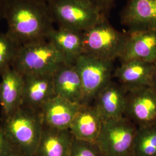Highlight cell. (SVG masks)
Returning a JSON list of instances; mask_svg holds the SVG:
<instances>
[{"instance_id": "obj_1", "label": "cell", "mask_w": 156, "mask_h": 156, "mask_svg": "<svg viewBox=\"0 0 156 156\" xmlns=\"http://www.w3.org/2000/svg\"><path fill=\"white\" fill-rule=\"evenodd\" d=\"M8 34L19 45L47 39L55 29L48 3L38 0H7Z\"/></svg>"}, {"instance_id": "obj_2", "label": "cell", "mask_w": 156, "mask_h": 156, "mask_svg": "<svg viewBox=\"0 0 156 156\" xmlns=\"http://www.w3.org/2000/svg\"><path fill=\"white\" fill-rule=\"evenodd\" d=\"M17 156H35L43 129L39 112L20 107L0 124Z\"/></svg>"}, {"instance_id": "obj_3", "label": "cell", "mask_w": 156, "mask_h": 156, "mask_svg": "<svg viewBox=\"0 0 156 156\" xmlns=\"http://www.w3.org/2000/svg\"><path fill=\"white\" fill-rule=\"evenodd\" d=\"M65 63L62 53L45 39L21 45L12 68L23 75L53 74Z\"/></svg>"}, {"instance_id": "obj_4", "label": "cell", "mask_w": 156, "mask_h": 156, "mask_svg": "<svg viewBox=\"0 0 156 156\" xmlns=\"http://www.w3.org/2000/svg\"><path fill=\"white\" fill-rule=\"evenodd\" d=\"M127 38V32L114 28L105 17L83 32V54L113 62L120 56Z\"/></svg>"}, {"instance_id": "obj_5", "label": "cell", "mask_w": 156, "mask_h": 156, "mask_svg": "<svg viewBox=\"0 0 156 156\" xmlns=\"http://www.w3.org/2000/svg\"><path fill=\"white\" fill-rule=\"evenodd\" d=\"M48 4L58 28L83 32L106 17L87 0H51Z\"/></svg>"}, {"instance_id": "obj_6", "label": "cell", "mask_w": 156, "mask_h": 156, "mask_svg": "<svg viewBox=\"0 0 156 156\" xmlns=\"http://www.w3.org/2000/svg\"><path fill=\"white\" fill-rule=\"evenodd\" d=\"M137 126L127 118L104 121L96 140L104 156H133Z\"/></svg>"}, {"instance_id": "obj_7", "label": "cell", "mask_w": 156, "mask_h": 156, "mask_svg": "<svg viewBox=\"0 0 156 156\" xmlns=\"http://www.w3.org/2000/svg\"><path fill=\"white\" fill-rule=\"evenodd\" d=\"M74 65L82 82L83 105H91L96 95L113 78V62L82 54Z\"/></svg>"}, {"instance_id": "obj_8", "label": "cell", "mask_w": 156, "mask_h": 156, "mask_svg": "<svg viewBox=\"0 0 156 156\" xmlns=\"http://www.w3.org/2000/svg\"><path fill=\"white\" fill-rule=\"evenodd\" d=\"M124 116L138 128L156 124V90L147 86L127 91Z\"/></svg>"}, {"instance_id": "obj_9", "label": "cell", "mask_w": 156, "mask_h": 156, "mask_svg": "<svg viewBox=\"0 0 156 156\" xmlns=\"http://www.w3.org/2000/svg\"><path fill=\"white\" fill-rule=\"evenodd\" d=\"M120 18L127 32L156 30V0H127Z\"/></svg>"}, {"instance_id": "obj_10", "label": "cell", "mask_w": 156, "mask_h": 156, "mask_svg": "<svg viewBox=\"0 0 156 156\" xmlns=\"http://www.w3.org/2000/svg\"><path fill=\"white\" fill-rule=\"evenodd\" d=\"M23 77L21 107L39 112L45 103L56 95L53 74L26 75Z\"/></svg>"}, {"instance_id": "obj_11", "label": "cell", "mask_w": 156, "mask_h": 156, "mask_svg": "<svg viewBox=\"0 0 156 156\" xmlns=\"http://www.w3.org/2000/svg\"><path fill=\"white\" fill-rule=\"evenodd\" d=\"M155 63L130 60L121 62L115 69L113 77L116 78L126 91L140 87L153 86Z\"/></svg>"}, {"instance_id": "obj_12", "label": "cell", "mask_w": 156, "mask_h": 156, "mask_svg": "<svg viewBox=\"0 0 156 156\" xmlns=\"http://www.w3.org/2000/svg\"><path fill=\"white\" fill-rule=\"evenodd\" d=\"M128 38L119 58L156 62V30L127 32Z\"/></svg>"}, {"instance_id": "obj_13", "label": "cell", "mask_w": 156, "mask_h": 156, "mask_svg": "<svg viewBox=\"0 0 156 156\" xmlns=\"http://www.w3.org/2000/svg\"><path fill=\"white\" fill-rule=\"evenodd\" d=\"M0 76V105L2 120L9 116L21 106L24 77L12 67L7 69Z\"/></svg>"}, {"instance_id": "obj_14", "label": "cell", "mask_w": 156, "mask_h": 156, "mask_svg": "<svg viewBox=\"0 0 156 156\" xmlns=\"http://www.w3.org/2000/svg\"><path fill=\"white\" fill-rule=\"evenodd\" d=\"M82 105L55 95L39 112L43 126L55 129H69Z\"/></svg>"}, {"instance_id": "obj_15", "label": "cell", "mask_w": 156, "mask_h": 156, "mask_svg": "<svg viewBox=\"0 0 156 156\" xmlns=\"http://www.w3.org/2000/svg\"><path fill=\"white\" fill-rule=\"evenodd\" d=\"M127 91L117 82L112 80L96 95L92 105L103 120L124 116Z\"/></svg>"}, {"instance_id": "obj_16", "label": "cell", "mask_w": 156, "mask_h": 156, "mask_svg": "<svg viewBox=\"0 0 156 156\" xmlns=\"http://www.w3.org/2000/svg\"><path fill=\"white\" fill-rule=\"evenodd\" d=\"M55 94L79 105H83L81 79L74 64L65 63L53 74Z\"/></svg>"}, {"instance_id": "obj_17", "label": "cell", "mask_w": 156, "mask_h": 156, "mask_svg": "<svg viewBox=\"0 0 156 156\" xmlns=\"http://www.w3.org/2000/svg\"><path fill=\"white\" fill-rule=\"evenodd\" d=\"M103 122L102 118L92 104L82 105L69 129L75 138L95 142Z\"/></svg>"}, {"instance_id": "obj_18", "label": "cell", "mask_w": 156, "mask_h": 156, "mask_svg": "<svg viewBox=\"0 0 156 156\" xmlns=\"http://www.w3.org/2000/svg\"><path fill=\"white\" fill-rule=\"evenodd\" d=\"M73 136L69 129H55L43 126L35 156H68Z\"/></svg>"}, {"instance_id": "obj_19", "label": "cell", "mask_w": 156, "mask_h": 156, "mask_svg": "<svg viewBox=\"0 0 156 156\" xmlns=\"http://www.w3.org/2000/svg\"><path fill=\"white\" fill-rule=\"evenodd\" d=\"M47 40L62 53L68 64H74L78 57L83 54V32L55 28Z\"/></svg>"}, {"instance_id": "obj_20", "label": "cell", "mask_w": 156, "mask_h": 156, "mask_svg": "<svg viewBox=\"0 0 156 156\" xmlns=\"http://www.w3.org/2000/svg\"><path fill=\"white\" fill-rule=\"evenodd\" d=\"M133 156H156V124L138 128Z\"/></svg>"}, {"instance_id": "obj_21", "label": "cell", "mask_w": 156, "mask_h": 156, "mask_svg": "<svg viewBox=\"0 0 156 156\" xmlns=\"http://www.w3.org/2000/svg\"><path fill=\"white\" fill-rule=\"evenodd\" d=\"M20 46L6 33L0 32V76L12 67Z\"/></svg>"}, {"instance_id": "obj_22", "label": "cell", "mask_w": 156, "mask_h": 156, "mask_svg": "<svg viewBox=\"0 0 156 156\" xmlns=\"http://www.w3.org/2000/svg\"><path fill=\"white\" fill-rule=\"evenodd\" d=\"M68 156H104L96 142L73 138Z\"/></svg>"}, {"instance_id": "obj_23", "label": "cell", "mask_w": 156, "mask_h": 156, "mask_svg": "<svg viewBox=\"0 0 156 156\" xmlns=\"http://www.w3.org/2000/svg\"><path fill=\"white\" fill-rule=\"evenodd\" d=\"M92 3L104 16L109 15L113 8L115 5L116 0H87Z\"/></svg>"}, {"instance_id": "obj_24", "label": "cell", "mask_w": 156, "mask_h": 156, "mask_svg": "<svg viewBox=\"0 0 156 156\" xmlns=\"http://www.w3.org/2000/svg\"><path fill=\"white\" fill-rule=\"evenodd\" d=\"M0 156H17L6 139L0 126Z\"/></svg>"}, {"instance_id": "obj_25", "label": "cell", "mask_w": 156, "mask_h": 156, "mask_svg": "<svg viewBox=\"0 0 156 156\" xmlns=\"http://www.w3.org/2000/svg\"><path fill=\"white\" fill-rule=\"evenodd\" d=\"M7 0H0V21L4 19Z\"/></svg>"}, {"instance_id": "obj_26", "label": "cell", "mask_w": 156, "mask_h": 156, "mask_svg": "<svg viewBox=\"0 0 156 156\" xmlns=\"http://www.w3.org/2000/svg\"><path fill=\"white\" fill-rule=\"evenodd\" d=\"M153 87L156 90V63H155V70L153 76Z\"/></svg>"}, {"instance_id": "obj_27", "label": "cell", "mask_w": 156, "mask_h": 156, "mask_svg": "<svg viewBox=\"0 0 156 156\" xmlns=\"http://www.w3.org/2000/svg\"><path fill=\"white\" fill-rule=\"evenodd\" d=\"M38 1H42V2H45L46 3H48L51 0H38Z\"/></svg>"}, {"instance_id": "obj_28", "label": "cell", "mask_w": 156, "mask_h": 156, "mask_svg": "<svg viewBox=\"0 0 156 156\" xmlns=\"http://www.w3.org/2000/svg\"></svg>"}]
</instances>
